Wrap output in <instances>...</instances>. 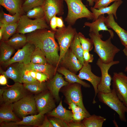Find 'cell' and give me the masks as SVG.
I'll return each mask as SVG.
<instances>
[{
  "mask_svg": "<svg viewBox=\"0 0 127 127\" xmlns=\"http://www.w3.org/2000/svg\"><path fill=\"white\" fill-rule=\"evenodd\" d=\"M18 26V23L6 24L0 22V27H3L4 29V35L1 41H6L10 37L16 33Z\"/></svg>",
  "mask_w": 127,
  "mask_h": 127,
  "instance_id": "33",
  "label": "cell"
},
{
  "mask_svg": "<svg viewBox=\"0 0 127 127\" xmlns=\"http://www.w3.org/2000/svg\"><path fill=\"white\" fill-rule=\"evenodd\" d=\"M55 32L51 29H40L28 33L26 37L27 42L42 50L45 54L48 63L56 67L57 69L60 48L55 40Z\"/></svg>",
  "mask_w": 127,
  "mask_h": 127,
  "instance_id": "1",
  "label": "cell"
},
{
  "mask_svg": "<svg viewBox=\"0 0 127 127\" xmlns=\"http://www.w3.org/2000/svg\"><path fill=\"white\" fill-rule=\"evenodd\" d=\"M78 83H69L63 90L65 99L68 104L73 103L81 108L89 116L91 115L83 104L81 87Z\"/></svg>",
  "mask_w": 127,
  "mask_h": 127,
  "instance_id": "8",
  "label": "cell"
},
{
  "mask_svg": "<svg viewBox=\"0 0 127 127\" xmlns=\"http://www.w3.org/2000/svg\"><path fill=\"white\" fill-rule=\"evenodd\" d=\"M89 36L93 42L94 51L102 61L105 63L114 61L115 55L120 50L112 44L111 38L110 36L108 39L103 41L102 39L101 34L98 35L92 32H89Z\"/></svg>",
  "mask_w": 127,
  "mask_h": 127,
  "instance_id": "2",
  "label": "cell"
},
{
  "mask_svg": "<svg viewBox=\"0 0 127 127\" xmlns=\"http://www.w3.org/2000/svg\"><path fill=\"white\" fill-rule=\"evenodd\" d=\"M49 28L45 17L32 20L26 15H21L18 22L17 32L24 34L38 30Z\"/></svg>",
  "mask_w": 127,
  "mask_h": 127,
  "instance_id": "6",
  "label": "cell"
},
{
  "mask_svg": "<svg viewBox=\"0 0 127 127\" xmlns=\"http://www.w3.org/2000/svg\"><path fill=\"white\" fill-rule=\"evenodd\" d=\"M36 71V79L40 83L47 81L49 79L48 76L46 74L40 71Z\"/></svg>",
  "mask_w": 127,
  "mask_h": 127,
  "instance_id": "43",
  "label": "cell"
},
{
  "mask_svg": "<svg viewBox=\"0 0 127 127\" xmlns=\"http://www.w3.org/2000/svg\"><path fill=\"white\" fill-rule=\"evenodd\" d=\"M56 22L57 28H61L65 26L62 17H56Z\"/></svg>",
  "mask_w": 127,
  "mask_h": 127,
  "instance_id": "49",
  "label": "cell"
},
{
  "mask_svg": "<svg viewBox=\"0 0 127 127\" xmlns=\"http://www.w3.org/2000/svg\"><path fill=\"white\" fill-rule=\"evenodd\" d=\"M69 108L71 109L73 113H80L87 115L88 117L89 116L85 112L83 109L76 104L71 103L68 104Z\"/></svg>",
  "mask_w": 127,
  "mask_h": 127,
  "instance_id": "41",
  "label": "cell"
},
{
  "mask_svg": "<svg viewBox=\"0 0 127 127\" xmlns=\"http://www.w3.org/2000/svg\"><path fill=\"white\" fill-rule=\"evenodd\" d=\"M38 81L30 75L24 73L22 78V83H36Z\"/></svg>",
  "mask_w": 127,
  "mask_h": 127,
  "instance_id": "42",
  "label": "cell"
},
{
  "mask_svg": "<svg viewBox=\"0 0 127 127\" xmlns=\"http://www.w3.org/2000/svg\"><path fill=\"white\" fill-rule=\"evenodd\" d=\"M30 63L38 64H47L48 62L44 52L39 48H35L31 56Z\"/></svg>",
  "mask_w": 127,
  "mask_h": 127,
  "instance_id": "32",
  "label": "cell"
},
{
  "mask_svg": "<svg viewBox=\"0 0 127 127\" xmlns=\"http://www.w3.org/2000/svg\"><path fill=\"white\" fill-rule=\"evenodd\" d=\"M4 89H0V104H2L4 102L3 96V94L4 92Z\"/></svg>",
  "mask_w": 127,
  "mask_h": 127,
  "instance_id": "51",
  "label": "cell"
},
{
  "mask_svg": "<svg viewBox=\"0 0 127 127\" xmlns=\"http://www.w3.org/2000/svg\"><path fill=\"white\" fill-rule=\"evenodd\" d=\"M68 8L67 15L65 19L68 25L72 26L78 19L83 18L88 20L94 18L92 12L83 4L82 0H64Z\"/></svg>",
  "mask_w": 127,
  "mask_h": 127,
  "instance_id": "3",
  "label": "cell"
},
{
  "mask_svg": "<svg viewBox=\"0 0 127 127\" xmlns=\"http://www.w3.org/2000/svg\"><path fill=\"white\" fill-rule=\"evenodd\" d=\"M13 104L16 112L22 118L35 113L36 107L35 98L31 96H26Z\"/></svg>",
  "mask_w": 127,
  "mask_h": 127,
  "instance_id": "10",
  "label": "cell"
},
{
  "mask_svg": "<svg viewBox=\"0 0 127 127\" xmlns=\"http://www.w3.org/2000/svg\"><path fill=\"white\" fill-rule=\"evenodd\" d=\"M21 15L16 13L11 15L4 13L1 10L0 13V22L6 24H12L18 22Z\"/></svg>",
  "mask_w": 127,
  "mask_h": 127,
  "instance_id": "34",
  "label": "cell"
},
{
  "mask_svg": "<svg viewBox=\"0 0 127 127\" xmlns=\"http://www.w3.org/2000/svg\"><path fill=\"white\" fill-rule=\"evenodd\" d=\"M106 18L104 15H100L96 20L91 23L85 22L84 26L89 28V32H93L98 35H100L99 32L100 31H107L110 34V36L113 39L114 36V33L111 30L108 29L105 23Z\"/></svg>",
  "mask_w": 127,
  "mask_h": 127,
  "instance_id": "21",
  "label": "cell"
},
{
  "mask_svg": "<svg viewBox=\"0 0 127 127\" xmlns=\"http://www.w3.org/2000/svg\"><path fill=\"white\" fill-rule=\"evenodd\" d=\"M87 2L88 3L89 5L91 7H92L94 4V2L93 0H87Z\"/></svg>",
  "mask_w": 127,
  "mask_h": 127,
  "instance_id": "53",
  "label": "cell"
},
{
  "mask_svg": "<svg viewBox=\"0 0 127 127\" xmlns=\"http://www.w3.org/2000/svg\"><path fill=\"white\" fill-rule=\"evenodd\" d=\"M0 84L2 85L7 84V78L4 75L2 74L0 76Z\"/></svg>",
  "mask_w": 127,
  "mask_h": 127,
  "instance_id": "50",
  "label": "cell"
},
{
  "mask_svg": "<svg viewBox=\"0 0 127 127\" xmlns=\"http://www.w3.org/2000/svg\"><path fill=\"white\" fill-rule=\"evenodd\" d=\"M23 0H0V5L11 14L16 13L22 14L23 12L22 6Z\"/></svg>",
  "mask_w": 127,
  "mask_h": 127,
  "instance_id": "26",
  "label": "cell"
},
{
  "mask_svg": "<svg viewBox=\"0 0 127 127\" xmlns=\"http://www.w3.org/2000/svg\"><path fill=\"white\" fill-rule=\"evenodd\" d=\"M105 23L107 28L112 29L117 34L122 44L125 47L127 45V31L116 22L113 15H108L106 18Z\"/></svg>",
  "mask_w": 127,
  "mask_h": 127,
  "instance_id": "20",
  "label": "cell"
},
{
  "mask_svg": "<svg viewBox=\"0 0 127 127\" xmlns=\"http://www.w3.org/2000/svg\"><path fill=\"white\" fill-rule=\"evenodd\" d=\"M106 120L103 117L94 114L84 118L82 122L85 127H102Z\"/></svg>",
  "mask_w": 127,
  "mask_h": 127,
  "instance_id": "31",
  "label": "cell"
},
{
  "mask_svg": "<svg viewBox=\"0 0 127 127\" xmlns=\"http://www.w3.org/2000/svg\"><path fill=\"white\" fill-rule=\"evenodd\" d=\"M27 16L29 18L36 19L45 17L43 6L34 7L26 12Z\"/></svg>",
  "mask_w": 127,
  "mask_h": 127,
  "instance_id": "37",
  "label": "cell"
},
{
  "mask_svg": "<svg viewBox=\"0 0 127 127\" xmlns=\"http://www.w3.org/2000/svg\"><path fill=\"white\" fill-rule=\"evenodd\" d=\"M49 120L53 127H69L67 123L58 118L52 117Z\"/></svg>",
  "mask_w": 127,
  "mask_h": 127,
  "instance_id": "39",
  "label": "cell"
},
{
  "mask_svg": "<svg viewBox=\"0 0 127 127\" xmlns=\"http://www.w3.org/2000/svg\"><path fill=\"white\" fill-rule=\"evenodd\" d=\"M97 96L99 101L108 106L117 113L121 121L126 122L125 113H127V107L120 100L113 89L108 93H98Z\"/></svg>",
  "mask_w": 127,
  "mask_h": 127,
  "instance_id": "4",
  "label": "cell"
},
{
  "mask_svg": "<svg viewBox=\"0 0 127 127\" xmlns=\"http://www.w3.org/2000/svg\"><path fill=\"white\" fill-rule=\"evenodd\" d=\"M88 117L87 115L80 113H73L72 116L73 121L75 122H81Z\"/></svg>",
  "mask_w": 127,
  "mask_h": 127,
  "instance_id": "45",
  "label": "cell"
},
{
  "mask_svg": "<svg viewBox=\"0 0 127 127\" xmlns=\"http://www.w3.org/2000/svg\"><path fill=\"white\" fill-rule=\"evenodd\" d=\"M44 115L39 113L34 115L23 117L22 120L16 122L3 123L1 124V127H14L20 125L39 126L41 125L44 118Z\"/></svg>",
  "mask_w": 127,
  "mask_h": 127,
  "instance_id": "19",
  "label": "cell"
},
{
  "mask_svg": "<svg viewBox=\"0 0 127 127\" xmlns=\"http://www.w3.org/2000/svg\"><path fill=\"white\" fill-rule=\"evenodd\" d=\"M5 42L15 49L23 47L27 43L26 36L18 32L15 33Z\"/></svg>",
  "mask_w": 127,
  "mask_h": 127,
  "instance_id": "29",
  "label": "cell"
},
{
  "mask_svg": "<svg viewBox=\"0 0 127 127\" xmlns=\"http://www.w3.org/2000/svg\"><path fill=\"white\" fill-rule=\"evenodd\" d=\"M62 99L58 106L48 113L50 117H57L62 119L67 124L73 121V113L71 111L67 110L62 105Z\"/></svg>",
  "mask_w": 127,
  "mask_h": 127,
  "instance_id": "24",
  "label": "cell"
},
{
  "mask_svg": "<svg viewBox=\"0 0 127 127\" xmlns=\"http://www.w3.org/2000/svg\"><path fill=\"white\" fill-rule=\"evenodd\" d=\"M35 48L34 45L27 42L22 48L18 49L9 61L0 64L4 67H7L10 64L15 63H21L24 64H29L31 63L32 54Z\"/></svg>",
  "mask_w": 127,
  "mask_h": 127,
  "instance_id": "12",
  "label": "cell"
},
{
  "mask_svg": "<svg viewBox=\"0 0 127 127\" xmlns=\"http://www.w3.org/2000/svg\"><path fill=\"white\" fill-rule=\"evenodd\" d=\"M43 82L39 81L31 83H24L23 85L26 89L35 93L41 92L45 90L47 88L46 84Z\"/></svg>",
  "mask_w": 127,
  "mask_h": 127,
  "instance_id": "35",
  "label": "cell"
},
{
  "mask_svg": "<svg viewBox=\"0 0 127 127\" xmlns=\"http://www.w3.org/2000/svg\"><path fill=\"white\" fill-rule=\"evenodd\" d=\"M119 63V61H113L109 63H105L100 58L98 59L96 64L100 68L101 75L100 82L98 87V93H107L111 91L110 86L112 77L109 73L108 71L111 66Z\"/></svg>",
  "mask_w": 127,
  "mask_h": 127,
  "instance_id": "7",
  "label": "cell"
},
{
  "mask_svg": "<svg viewBox=\"0 0 127 127\" xmlns=\"http://www.w3.org/2000/svg\"><path fill=\"white\" fill-rule=\"evenodd\" d=\"M124 71L125 72H126L127 71V65L125 67V68L124 70Z\"/></svg>",
  "mask_w": 127,
  "mask_h": 127,
  "instance_id": "56",
  "label": "cell"
},
{
  "mask_svg": "<svg viewBox=\"0 0 127 127\" xmlns=\"http://www.w3.org/2000/svg\"><path fill=\"white\" fill-rule=\"evenodd\" d=\"M120 0H99L95 3L93 7L96 9H99L107 7L111 3L113 2Z\"/></svg>",
  "mask_w": 127,
  "mask_h": 127,
  "instance_id": "40",
  "label": "cell"
},
{
  "mask_svg": "<svg viewBox=\"0 0 127 127\" xmlns=\"http://www.w3.org/2000/svg\"><path fill=\"white\" fill-rule=\"evenodd\" d=\"M83 56L84 63H92L94 59L93 55L87 51H83Z\"/></svg>",
  "mask_w": 127,
  "mask_h": 127,
  "instance_id": "44",
  "label": "cell"
},
{
  "mask_svg": "<svg viewBox=\"0 0 127 127\" xmlns=\"http://www.w3.org/2000/svg\"><path fill=\"white\" fill-rule=\"evenodd\" d=\"M46 84L49 89L54 98L57 101L60 99L59 93L63 87L67 85L69 83L65 81L62 75L56 72L54 76Z\"/></svg>",
  "mask_w": 127,
  "mask_h": 127,
  "instance_id": "18",
  "label": "cell"
},
{
  "mask_svg": "<svg viewBox=\"0 0 127 127\" xmlns=\"http://www.w3.org/2000/svg\"><path fill=\"white\" fill-rule=\"evenodd\" d=\"M123 51L127 58V45L125 47V48L123 50Z\"/></svg>",
  "mask_w": 127,
  "mask_h": 127,
  "instance_id": "54",
  "label": "cell"
},
{
  "mask_svg": "<svg viewBox=\"0 0 127 127\" xmlns=\"http://www.w3.org/2000/svg\"><path fill=\"white\" fill-rule=\"evenodd\" d=\"M69 127H85L82 122L72 121L68 123Z\"/></svg>",
  "mask_w": 127,
  "mask_h": 127,
  "instance_id": "47",
  "label": "cell"
},
{
  "mask_svg": "<svg viewBox=\"0 0 127 127\" xmlns=\"http://www.w3.org/2000/svg\"><path fill=\"white\" fill-rule=\"evenodd\" d=\"M77 76L80 79L86 80L92 85L95 93L93 103L95 104L96 103L95 99L98 93V87L100 82L101 77L97 76L93 73L91 65L86 63H84Z\"/></svg>",
  "mask_w": 127,
  "mask_h": 127,
  "instance_id": "15",
  "label": "cell"
},
{
  "mask_svg": "<svg viewBox=\"0 0 127 127\" xmlns=\"http://www.w3.org/2000/svg\"><path fill=\"white\" fill-rule=\"evenodd\" d=\"M69 48L80 63L83 65L84 63L83 56V50L82 48L80 42L77 32L73 38Z\"/></svg>",
  "mask_w": 127,
  "mask_h": 127,
  "instance_id": "28",
  "label": "cell"
},
{
  "mask_svg": "<svg viewBox=\"0 0 127 127\" xmlns=\"http://www.w3.org/2000/svg\"><path fill=\"white\" fill-rule=\"evenodd\" d=\"M7 70L4 71L0 68V73L7 78L11 79L15 82L22 83V78L25 70L24 64L21 63H15L8 66Z\"/></svg>",
  "mask_w": 127,
  "mask_h": 127,
  "instance_id": "16",
  "label": "cell"
},
{
  "mask_svg": "<svg viewBox=\"0 0 127 127\" xmlns=\"http://www.w3.org/2000/svg\"><path fill=\"white\" fill-rule=\"evenodd\" d=\"M19 82L8 88L4 89L3 94L4 102L8 104L17 101L26 96V91L23 85Z\"/></svg>",
  "mask_w": 127,
  "mask_h": 127,
  "instance_id": "13",
  "label": "cell"
},
{
  "mask_svg": "<svg viewBox=\"0 0 127 127\" xmlns=\"http://www.w3.org/2000/svg\"><path fill=\"white\" fill-rule=\"evenodd\" d=\"M59 65L75 74L83 66L69 48L60 60L59 66Z\"/></svg>",
  "mask_w": 127,
  "mask_h": 127,
  "instance_id": "17",
  "label": "cell"
},
{
  "mask_svg": "<svg viewBox=\"0 0 127 127\" xmlns=\"http://www.w3.org/2000/svg\"><path fill=\"white\" fill-rule=\"evenodd\" d=\"M64 0H44L43 7L45 17L47 24H49L51 18L54 16L64 14Z\"/></svg>",
  "mask_w": 127,
  "mask_h": 127,
  "instance_id": "14",
  "label": "cell"
},
{
  "mask_svg": "<svg viewBox=\"0 0 127 127\" xmlns=\"http://www.w3.org/2000/svg\"><path fill=\"white\" fill-rule=\"evenodd\" d=\"M122 0L115 1L111 5L99 9L94 8L91 7L90 9L93 14L94 18L93 20L94 21L96 20L99 16L101 15L107 14L108 15H113L115 19H117L116 12L118 8L123 3Z\"/></svg>",
  "mask_w": 127,
  "mask_h": 127,
  "instance_id": "23",
  "label": "cell"
},
{
  "mask_svg": "<svg viewBox=\"0 0 127 127\" xmlns=\"http://www.w3.org/2000/svg\"><path fill=\"white\" fill-rule=\"evenodd\" d=\"M39 127H53L46 116H45L42 124Z\"/></svg>",
  "mask_w": 127,
  "mask_h": 127,
  "instance_id": "48",
  "label": "cell"
},
{
  "mask_svg": "<svg viewBox=\"0 0 127 127\" xmlns=\"http://www.w3.org/2000/svg\"><path fill=\"white\" fill-rule=\"evenodd\" d=\"M99 0H93L94 2L96 3L99 1Z\"/></svg>",
  "mask_w": 127,
  "mask_h": 127,
  "instance_id": "55",
  "label": "cell"
},
{
  "mask_svg": "<svg viewBox=\"0 0 127 127\" xmlns=\"http://www.w3.org/2000/svg\"><path fill=\"white\" fill-rule=\"evenodd\" d=\"M13 104H4L0 108V123H8L11 122H16L19 121L13 112Z\"/></svg>",
  "mask_w": 127,
  "mask_h": 127,
  "instance_id": "25",
  "label": "cell"
},
{
  "mask_svg": "<svg viewBox=\"0 0 127 127\" xmlns=\"http://www.w3.org/2000/svg\"><path fill=\"white\" fill-rule=\"evenodd\" d=\"M34 97L36 108L39 113L44 115L56 107L54 97L49 91H44Z\"/></svg>",
  "mask_w": 127,
  "mask_h": 127,
  "instance_id": "11",
  "label": "cell"
},
{
  "mask_svg": "<svg viewBox=\"0 0 127 127\" xmlns=\"http://www.w3.org/2000/svg\"><path fill=\"white\" fill-rule=\"evenodd\" d=\"M0 27V40H1L4 35V29L3 27L1 26Z\"/></svg>",
  "mask_w": 127,
  "mask_h": 127,
  "instance_id": "52",
  "label": "cell"
},
{
  "mask_svg": "<svg viewBox=\"0 0 127 127\" xmlns=\"http://www.w3.org/2000/svg\"><path fill=\"white\" fill-rule=\"evenodd\" d=\"M24 67L25 70L40 71L46 74L48 76L49 79L54 76L57 71L56 67L48 63L44 64H34L30 63L24 64Z\"/></svg>",
  "mask_w": 127,
  "mask_h": 127,
  "instance_id": "22",
  "label": "cell"
},
{
  "mask_svg": "<svg viewBox=\"0 0 127 127\" xmlns=\"http://www.w3.org/2000/svg\"><path fill=\"white\" fill-rule=\"evenodd\" d=\"M78 35L82 48L83 51H91L93 48V42L91 39L86 38L83 33L79 32Z\"/></svg>",
  "mask_w": 127,
  "mask_h": 127,
  "instance_id": "36",
  "label": "cell"
},
{
  "mask_svg": "<svg viewBox=\"0 0 127 127\" xmlns=\"http://www.w3.org/2000/svg\"><path fill=\"white\" fill-rule=\"evenodd\" d=\"M44 1V0H25L22 6L23 11L27 12L34 7L43 6Z\"/></svg>",
  "mask_w": 127,
  "mask_h": 127,
  "instance_id": "38",
  "label": "cell"
},
{
  "mask_svg": "<svg viewBox=\"0 0 127 127\" xmlns=\"http://www.w3.org/2000/svg\"><path fill=\"white\" fill-rule=\"evenodd\" d=\"M15 49L5 42L1 41L0 44V63L9 61L15 51Z\"/></svg>",
  "mask_w": 127,
  "mask_h": 127,
  "instance_id": "30",
  "label": "cell"
},
{
  "mask_svg": "<svg viewBox=\"0 0 127 127\" xmlns=\"http://www.w3.org/2000/svg\"><path fill=\"white\" fill-rule=\"evenodd\" d=\"M56 15L53 16L51 19L49 23L51 29L53 31H56L57 30L56 22Z\"/></svg>",
  "mask_w": 127,
  "mask_h": 127,
  "instance_id": "46",
  "label": "cell"
},
{
  "mask_svg": "<svg viewBox=\"0 0 127 127\" xmlns=\"http://www.w3.org/2000/svg\"><path fill=\"white\" fill-rule=\"evenodd\" d=\"M112 80V89L127 107V76L123 72H114Z\"/></svg>",
  "mask_w": 127,
  "mask_h": 127,
  "instance_id": "9",
  "label": "cell"
},
{
  "mask_svg": "<svg viewBox=\"0 0 127 127\" xmlns=\"http://www.w3.org/2000/svg\"><path fill=\"white\" fill-rule=\"evenodd\" d=\"M57 71L63 75L66 81L69 83H78L85 87L89 88L90 87V85L88 83L80 79L75 74L64 67L60 66L58 67Z\"/></svg>",
  "mask_w": 127,
  "mask_h": 127,
  "instance_id": "27",
  "label": "cell"
},
{
  "mask_svg": "<svg viewBox=\"0 0 127 127\" xmlns=\"http://www.w3.org/2000/svg\"><path fill=\"white\" fill-rule=\"evenodd\" d=\"M77 32L75 28L69 25L62 28H58L56 31L55 37L58 42L60 51L58 67L60 60L69 48L73 38Z\"/></svg>",
  "mask_w": 127,
  "mask_h": 127,
  "instance_id": "5",
  "label": "cell"
}]
</instances>
